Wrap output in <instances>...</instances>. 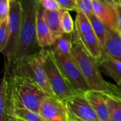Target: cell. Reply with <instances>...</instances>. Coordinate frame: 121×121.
<instances>
[{
    "mask_svg": "<svg viewBox=\"0 0 121 121\" xmlns=\"http://www.w3.org/2000/svg\"><path fill=\"white\" fill-rule=\"evenodd\" d=\"M104 52L121 62V33L118 28L106 25Z\"/></svg>",
    "mask_w": 121,
    "mask_h": 121,
    "instance_id": "cell-15",
    "label": "cell"
},
{
    "mask_svg": "<svg viewBox=\"0 0 121 121\" xmlns=\"http://www.w3.org/2000/svg\"><path fill=\"white\" fill-rule=\"evenodd\" d=\"M60 6L63 9L68 11H75L78 10L77 0H56Z\"/></svg>",
    "mask_w": 121,
    "mask_h": 121,
    "instance_id": "cell-26",
    "label": "cell"
},
{
    "mask_svg": "<svg viewBox=\"0 0 121 121\" xmlns=\"http://www.w3.org/2000/svg\"><path fill=\"white\" fill-rule=\"evenodd\" d=\"M21 25L15 59L33 53L37 43L36 17L40 0H21Z\"/></svg>",
    "mask_w": 121,
    "mask_h": 121,
    "instance_id": "cell-3",
    "label": "cell"
},
{
    "mask_svg": "<svg viewBox=\"0 0 121 121\" xmlns=\"http://www.w3.org/2000/svg\"><path fill=\"white\" fill-rule=\"evenodd\" d=\"M43 11L44 8L39 3L36 17V39L38 45L41 48L52 46L56 40L55 36L43 18Z\"/></svg>",
    "mask_w": 121,
    "mask_h": 121,
    "instance_id": "cell-10",
    "label": "cell"
},
{
    "mask_svg": "<svg viewBox=\"0 0 121 121\" xmlns=\"http://www.w3.org/2000/svg\"><path fill=\"white\" fill-rule=\"evenodd\" d=\"M104 1H106V2H108V3L112 4V5H113V6H115V5H116L117 3H118L121 0H104Z\"/></svg>",
    "mask_w": 121,
    "mask_h": 121,
    "instance_id": "cell-30",
    "label": "cell"
},
{
    "mask_svg": "<svg viewBox=\"0 0 121 121\" xmlns=\"http://www.w3.org/2000/svg\"><path fill=\"white\" fill-rule=\"evenodd\" d=\"M68 121H99L83 92H79L64 100Z\"/></svg>",
    "mask_w": 121,
    "mask_h": 121,
    "instance_id": "cell-8",
    "label": "cell"
},
{
    "mask_svg": "<svg viewBox=\"0 0 121 121\" xmlns=\"http://www.w3.org/2000/svg\"><path fill=\"white\" fill-rule=\"evenodd\" d=\"M73 45V35L72 33H63L62 35L58 37L55 44L52 45L54 46V50H57L60 52L64 53H71V50Z\"/></svg>",
    "mask_w": 121,
    "mask_h": 121,
    "instance_id": "cell-21",
    "label": "cell"
},
{
    "mask_svg": "<svg viewBox=\"0 0 121 121\" xmlns=\"http://www.w3.org/2000/svg\"><path fill=\"white\" fill-rule=\"evenodd\" d=\"M83 93L91 105L99 121H111L108 105L101 92L89 89Z\"/></svg>",
    "mask_w": 121,
    "mask_h": 121,
    "instance_id": "cell-12",
    "label": "cell"
},
{
    "mask_svg": "<svg viewBox=\"0 0 121 121\" xmlns=\"http://www.w3.org/2000/svg\"><path fill=\"white\" fill-rule=\"evenodd\" d=\"M38 113L45 121H68L65 101L52 95L48 94L43 98Z\"/></svg>",
    "mask_w": 121,
    "mask_h": 121,
    "instance_id": "cell-9",
    "label": "cell"
},
{
    "mask_svg": "<svg viewBox=\"0 0 121 121\" xmlns=\"http://www.w3.org/2000/svg\"><path fill=\"white\" fill-rule=\"evenodd\" d=\"M4 74L9 81V106L18 105L38 113L40 102L48 94L29 79L6 72Z\"/></svg>",
    "mask_w": 121,
    "mask_h": 121,
    "instance_id": "cell-2",
    "label": "cell"
},
{
    "mask_svg": "<svg viewBox=\"0 0 121 121\" xmlns=\"http://www.w3.org/2000/svg\"><path fill=\"white\" fill-rule=\"evenodd\" d=\"M42 50L33 52L12 61H7L5 72L7 74L26 77L35 82L45 93L55 96L49 84L42 63Z\"/></svg>",
    "mask_w": 121,
    "mask_h": 121,
    "instance_id": "cell-1",
    "label": "cell"
},
{
    "mask_svg": "<svg viewBox=\"0 0 121 121\" xmlns=\"http://www.w3.org/2000/svg\"><path fill=\"white\" fill-rule=\"evenodd\" d=\"M71 54L76 60L90 89L98 91H108L106 81L104 79L99 70L97 60L88 52L81 41L76 38H73Z\"/></svg>",
    "mask_w": 121,
    "mask_h": 121,
    "instance_id": "cell-4",
    "label": "cell"
},
{
    "mask_svg": "<svg viewBox=\"0 0 121 121\" xmlns=\"http://www.w3.org/2000/svg\"></svg>",
    "mask_w": 121,
    "mask_h": 121,
    "instance_id": "cell-32",
    "label": "cell"
},
{
    "mask_svg": "<svg viewBox=\"0 0 121 121\" xmlns=\"http://www.w3.org/2000/svg\"><path fill=\"white\" fill-rule=\"evenodd\" d=\"M88 17L91 21L93 30L97 38H99L104 49L106 38V25L101 20H100L94 13H92Z\"/></svg>",
    "mask_w": 121,
    "mask_h": 121,
    "instance_id": "cell-20",
    "label": "cell"
},
{
    "mask_svg": "<svg viewBox=\"0 0 121 121\" xmlns=\"http://www.w3.org/2000/svg\"><path fill=\"white\" fill-rule=\"evenodd\" d=\"M77 4L78 10L84 12L87 16L93 13L91 0H77Z\"/></svg>",
    "mask_w": 121,
    "mask_h": 121,
    "instance_id": "cell-24",
    "label": "cell"
},
{
    "mask_svg": "<svg viewBox=\"0 0 121 121\" xmlns=\"http://www.w3.org/2000/svg\"><path fill=\"white\" fill-rule=\"evenodd\" d=\"M42 63L55 96L61 100L79 93L69 82L59 66L52 49L42 50Z\"/></svg>",
    "mask_w": 121,
    "mask_h": 121,
    "instance_id": "cell-5",
    "label": "cell"
},
{
    "mask_svg": "<svg viewBox=\"0 0 121 121\" xmlns=\"http://www.w3.org/2000/svg\"><path fill=\"white\" fill-rule=\"evenodd\" d=\"M93 13L106 25L118 28L115 6L104 0H91Z\"/></svg>",
    "mask_w": 121,
    "mask_h": 121,
    "instance_id": "cell-11",
    "label": "cell"
},
{
    "mask_svg": "<svg viewBox=\"0 0 121 121\" xmlns=\"http://www.w3.org/2000/svg\"><path fill=\"white\" fill-rule=\"evenodd\" d=\"M61 10H48L45 9L43 11V18L55 36L56 39L62 35L64 33L60 26Z\"/></svg>",
    "mask_w": 121,
    "mask_h": 121,
    "instance_id": "cell-18",
    "label": "cell"
},
{
    "mask_svg": "<svg viewBox=\"0 0 121 121\" xmlns=\"http://www.w3.org/2000/svg\"><path fill=\"white\" fill-rule=\"evenodd\" d=\"M52 50L59 66L72 86L79 92L91 89L73 55L71 53H64L57 50Z\"/></svg>",
    "mask_w": 121,
    "mask_h": 121,
    "instance_id": "cell-6",
    "label": "cell"
},
{
    "mask_svg": "<svg viewBox=\"0 0 121 121\" xmlns=\"http://www.w3.org/2000/svg\"><path fill=\"white\" fill-rule=\"evenodd\" d=\"M9 104V81L6 74L1 79L0 86V121H6L7 110Z\"/></svg>",
    "mask_w": 121,
    "mask_h": 121,
    "instance_id": "cell-19",
    "label": "cell"
},
{
    "mask_svg": "<svg viewBox=\"0 0 121 121\" xmlns=\"http://www.w3.org/2000/svg\"><path fill=\"white\" fill-rule=\"evenodd\" d=\"M45 121L38 113L18 105H9L6 121Z\"/></svg>",
    "mask_w": 121,
    "mask_h": 121,
    "instance_id": "cell-16",
    "label": "cell"
},
{
    "mask_svg": "<svg viewBox=\"0 0 121 121\" xmlns=\"http://www.w3.org/2000/svg\"><path fill=\"white\" fill-rule=\"evenodd\" d=\"M73 38L79 39L88 52L96 60H99L104 53V49L94 30L85 33H78L75 30L72 33Z\"/></svg>",
    "mask_w": 121,
    "mask_h": 121,
    "instance_id": "cell-13",
    "label": "cell"
},
{
    "mask_svg": "<svg viewBox=\"0 0 121 121\" xmlns=\"http://www.w3.org/2000/svg\"><path fill=\"white\" fill-rule=\"evenodd\" d=\"M115 9L117 13V21H118V29L121 32V0L115 6Z\"/></svg>",
    "mask_w": 121,
    "mask_h": 121,
    "instance_id": "cell-29",
    "label": "cell"
},
{
    "mask_svg": "<svg viewBox=\"0 0 121 121\" xmlns=\"http://www.w3.org/2000/svg\"><path fill=\"white\" fill-rule=\"evenodd\" d=\"M22 6L21 0L10 2V12L8 17L9 40L6 49L2 52L7 61L15 59L21 25Z\"/></svg>",
    "mask_w": 121,
    "mask_h": 121,
    "instance_id": "cell-7",
    "label": "cell"
},
{
    "mask_svg": "<svg viewBox=\"0 0 121 121\" xmlns=\"http://www.w3.org/2000/svg\"><path fill=\"white\" fill-rule=\"evenodd\" d=\"M9 40V27L8 18L0 22V50L1 52L4 51L7 46Z\"/></svg>",
    "mask_w": 121,
    "mask_h": 121,
    "instance_id": "cell-23",
    "label": "cell"
},
{
    "mask_svg": "<svg viewBox=\"0 0 121 121\" xmlns=\"http://www.w3.org/2000/svg\"><path fill=\"white\" fill-rule=\"evenodd\" d=\"M106 85L108 87V90L113 91L121 96V84H113L112 83L106 82Z\"/></svg>",
    "mask_w": 121,
    "mask_h": 121,
    "instance_id": "cell-28",
    "label": "cell"
},
{
    "mask_svg": "<svg viewBox=\"0 0 121 121\" xmlns=\"http://www.w3.org/2000/svg\"><path fill=\"white\" fill-rule=\"evenodd\" d=\"M100 92L105 99L108 105L111 121H121V96L110 90Z\"/></svg>",
    "mask_w": 121,
    "mask_h": 121,
    "instance_id": "cell-17",
    "label": "cell"
},
{
    "mask_svg": "<svg viewBox=\"0 0 121 121\" xmlns=\"http://www.w3.org/2000/svg\"><path fill=\"white\" fill-rule=\"evenodd\" d=\"M40 4L48 10H61L62 8L56 0H40Z\"/></svg>",
    "mask_w": 121,
    "mask_h": 121,
    "instance_id": "cell-27",
    "label": "cell"
},
{
    "mask_svg": "<svg viewBox=\"0 0 121 121\" xmlns=\"http://www.w3.org/2000/svg\"><path fill=\"white\" fill-rule=\"evenodd\" d=\"M10 0H0V22L9 17Z\"/></svg>",
    "mask_w": 121,
    "mask_h": 121,
    "instance_id": "cell-25",
    "label": "cell"
},
{
    "mask_svg": "<svg viewBox=\"0 0 121 121\" xmlns=\"http://www.w3.org/2000/svg\"><path fill=\"white\" fill-rule=\"evenodd\" d=\"M61 28L65 33H72L75 28V23H74L72 17L68 10L62 9L60 16Z\"/></svg>",
    "mask_w": 121,
    "mask_h": 121,
    "instance_id": "cell-22",
    "label": "cell"
},
{
    "mask_svg": "<svg viewBox=\"0 0 121 121\" xmlns=\"http://www.w3.org/2000/svg\"><path fill=\"white\" fill-rule=\"evenodd\" d=\"M13 1V0H10V2H11V1Z\"/></svg>",
    "mask_w": 121,
    "mask_h": 121,
    "instance_id": "cell-31",
    "label": "cell"
},
{
    "mask_svg": "<svg viewBox=\"0 0 121 121\" xmlns=\"http://www.w3.org/2000/svg\"><path fill=\"white\" fill-rule=\"evenodd\" d=\"M102 72L112 79L116 84H121V62L120 60L104 52L97 60Z\"/></svg>",
    "mask_w": 121,
    "mask_h": 121,
    "instance_id": "cell-14",
    "label": "cell"
}]
</instances>
